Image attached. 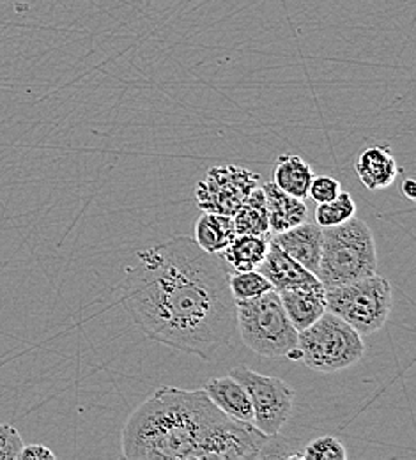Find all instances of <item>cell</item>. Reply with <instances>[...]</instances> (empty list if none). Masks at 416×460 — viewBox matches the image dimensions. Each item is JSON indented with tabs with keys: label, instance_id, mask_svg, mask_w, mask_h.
I'll list each match as a JSON object with an SVG mask.
<instances>
[{
	"label": "cell",
	"instance_id": "cell-1",
	"mask_svg": "<svg viewBox=\"0 0 416 460\" xmlns=\"http://www.w3.org/2000/svg\"><path fill=\"white\" fill-rule=\"evenodd\" d=\"M229 275L220 253L178 235L135 253L120 280V303L153 342L211 359L236 326Z\"/></svg>",
	"mask_w": 416,
	"mask_h": 460
},
{
	"label": "cell",
	"instance_id": "cell-2",
	"mask_svg": "<svg viewBox=\"0 0 416 460\" xmlns=\"http://www.w3.org/2000/svg\"><path fill=\"white\" fill-rule=\"evenodd\" d=\"M124 459H301L280 434L227 416L204 390L164 386L140 403L122 429Z\"/></svg>",
	"mask_w": 416,
	"mask_h": 460
},
{
	"label": "cell",
	"instance_id": "cell-3",
	"mask_svg": "<svg viewBox=\"0 0 416 460\" xmlns=\"http://www.w3.org/2000/svg\"><path fill=\"white\" fill-rule=\"evenodd\" d=\"M377 271L374 232L353 217L346 224L323 229V250L317 279L323 288L355 282Z\"/></svg>",
	"mask_w": 416,
	"mask_h": 460
},
{
	"label": "cell",
	"instance_id": "cell-4",
	"mask_svg": "<svg viewBox=\"0 0 416 460\" xmlns=\"http://www.w3.org/2000/svg\"><path fill=\"white\" fill-rule=\"evenodd\" d=\"M236 326L241 341L259 356L288 358L297 347V330L289 321L277 290L236 301Z\"/></svg>",
	"mask_w": 416,
	"mask_h": 460
},
{
	"label": "cell",
	"instance_id": "cell-5",
	"mask_svg": "<svg viewBox=\"0 0 416 460\" xmlns=\"http://www.w3.org/2000/svg\"><path fill=\"white\" fill-rule=\"evenodd\" d=\"M297 349L308 368L319 374L346 370L363 358L365 342L346 321L324 312L312 326L297 333Z\"/></svg>",
	"mask_w": 416,
	"mask_h": 460
},
{
	"label": "cell",
	"instance_id": "cell-6",
	"mask_svg": "<svg viewBox=\"0 0 416 460\" xmlns=\"http://www.w3.org/2000/svg\"><path fill=\"white\" fill-rule=\"evenodd\" d=\"M324 297L326 310L353 326L361 337L379 332L386 324L394 305L390 282L377 273L324 288Z\"/></svg>",
	"mask_w": 416,
	"mask_h": 460
},
{
	"label": "cell",
	"instance_id": "cell-7",
	"mask_svg": "<svg viewBox=\"0 0 416 460\" xmlns=\"http://www.w3.org/2000/svg\"><path fill=\"white\" fill-rule=\"evenodd\" d=\"M229 376L238 379L250 395L253 425L268 436L280 434L293 412L295 390L284 379L259 374L244 365L233 368Z\"/></svg>",
	"mask_w": 416,
	"mask_h": 460
},
{
	"label": "cell",
	"instance_id": "cell-8",
	"mask_svg": "<svg viewBox=\"0 0 416 460\" xmlns=\"http://www.w3.org/2000/svg\"><path fill=\"white\" fill-rule=\"evenodd\" d=\"M255 188H259V173L233 164L218 165L197 182L195 200L202 213L233 217Z\"/></svg>",
	"mask_w": 416,
	"mask_h": 460
},
{
	"label": "cell",
	"instance_id": "cell-9",
	"mask_svg": "<svg viewBox=\"0 0 416 460\" xmlns=\"http://www.w3.org/2000/svg\"><path fill=\"white\" fill-rule=\"evenodd\" d=\"M277 292L282 290H293V288H323L317 275L303 268L293 257H289L277 243L270 237V248L257 268Z\"/></svg>",
	"mask_w": 416,
	"mask_h": 460
},
{
	"label": "cell",
	"instance_id": "cell-10",
	"mask_svg": "<svg viewBox=\"0 0 416 460\" xmlns=\"http://www.w3.org/2000/svg\"><path fill=\"white\" fill-rule=\"evenodd\" d=\"M271 241L277 243L303 268H306L314 275L317 273L323 250V227H319L317 224L303 222L293 229L271 234Z\"/></svg>",
	"mask_w": 416,
	"mask_h": 460
},
{
	"label": "cell",
	"instance_id": "cell-11",
	"mask_svg": "<svg viewBox=\"0 0 416 460\" xmlns=\"http://www.w3.org/2000/svg\"><path fill=\"white\" fill-rule=\"evenodd\" d=\"M355 172L367 190L379 191L395 182L399 177V165L388 144H374L358 155Z\"/></svg>",
	"mask_w": 416,
	"mask_h": 460
},
{
	"label": "cell",
	"instance_id": "cell-12",
	"mask_svg": "<svg viewBox=\"0 0 416 460\" xmlns=\"http://www.w3.org/2000/svg\"><path fill=\"white\" fill-rule=\"evenodd\" d=\"M262 191L266 199L270 234H279L284 230L293 229L299 224L306 222L308 209L305 200L282 191L273 182H266L262 186Z\"/></svg>",
	"mask_w": 416,
	"mask_h": 460
},
{
	"label": "cell",
	"instance_id": "cell-13",
	"mask_svg": "<svg viewBox=\"0 0 416 460\" xmlns=\"http://www.w3.org/2000/svg\"><path fill=\"white\" fill-rule=\"evenodd\" d=\"M227 416L253 425V407L248 392L233 376L213 377L202 388Z\"/></svg>",
	"mask_w": 416,
	"mask_h": 460
},
{
	"label": "cell",
	"instance_id": "cell-14",
	"mask_svg": "<svg viewBox=\"0 0 416 460\" xmlns=\"http://www.w3.org/2000/svg\"><path fill=\"white\" fill-rule=\"evenodd\" d=\"M279 296L297 333L312 326L326 312L324 288L282 290Z\"/></svg>",
	"mask_w": 416,
	"mask_h": 460
},
{
	"label": "cell",
	"instance_id": "cell-15",
	"mask_svg": "<svg viewBox=\"0 0 416 460\" xmlns=\"http://www.w3.org/2000/svg\"><path fill=\"white\" fill-rule=\"evenodd\" d=\"M270 237V234H236L220 255L235 271L257 270L268 253Z\"/></svg>",
	"mask_w": 416,
	"mask_h": 460
},
{
	"label": "cell",
	"instance_id": "cell-16",
	"mask_svg": "<svg viewBox=\"0 0 416 460\" xmlns=\"http://www.w3.org/2000/svg\"><path fill=\"white\" fill-rule=\"evenodd\" d=\"M312 167L297 155H282L279 156L273 169V184L282 191L305 200L308 197V188L314 179Z\"/></svg>",
	"mask_w": 416,
	"mask_h": 460
},
{
	"label": "cell",
	"instance_id": "cell-17",
	"mask_svg": "<svg viewBox=\"0 0 416 460\" xmlns=\"http://www.w3.org/2000/svg\"><path fill=\"white\" fill-rule=\"evenodd\" d=\"M233 217L220 213H202L195 224V243L208 253H222L235 239Z\"/></svg>",
	"mask_w": 416,
	"mask_h": 460
},
{
	"label": "cell",
	"instance_id": "cell-18",
	"mask_svg": "<svg viewBox=\"0 0 416 460\" xmlns=\"http://www.w3.org/2000/svg\"><path fill=\"white\" fill-rule=\"evenodd\" d=\"M236 234H270L268 209L262 188H255L233 215ZM271 235V234H270Z\"/></svg>",
	"mask_w": 416,
	"mask_h": 460
},
{
	"label": "cell",
	"instance_id": "cell-19",
	"mask_svg": "<svg viewBox=\"0 0 416 460\" xmlns=\"http://www.w3.org/2000/svg\"><path fill=\"white\" fill-rule=\"evenodd\" d=\"M353 217H357V204L348 191H341L337 199L315 208V224L323 229L346 224Z\"/></svg>",
	"mask_w": 416,
	"mask_h": 460
},
{
	"label": "cell",
	"instance_id": "cell-20",
	"mask_svg": "<svg viewBox=\"0 0 416 460\" xmlns=\"http://www.w3.org/2000/svg\"><path fill=\"white\" fill-rule=\"evenodd\" d=\"M229 288L235 301H246L259 297L270 290H275L271 282L257 270L250 271H235L229 275Z\"/></svg>",
	"mask_w": 416,
	"mask_h": 460
},
{
	"label": "cell",
	"instance_id": "cell-21",
	"mask_svg": "<svg viewBox=\"0 0 416 460\" xmlns=\"http://www.w3.org/2000/svg\"><path fill=\"white\" fill-rule=\"evenodd\" d=\"M301 459L305 460H346L348 450L342 441L333 436H323L310 441L303 452Z\"/></svg>",
	"mask_w": 416,
	"mask_h": 460
},
{
	"label": "cell",
	"instance_id": "cell-22",
	"mask_svg": "<svg viewBox=\"0 0 416 460\" xmlns=\"http://www.w3.org/2000/svg\"><path fill=\"white\" fill-rule=\"evenodd\" d=\"M342 191L341 182L335 177L330 175H314L310 188H308V197L315 200L317 204L330 202L337 199V195Z\"/></svg>",
	"mask_w": 416,
	"mask_h": 460
},
{
	"label": "cell",
	"instance_id": "cell-23",
	"mask_svg": "<svg viewBox=\"0 0 416 460\" xmlns=\"http://www.w3.org/2000/svg\"><path fill=\"white\" fill-rule=\"evenodd\" d=\"M23 448L20 432L5 423H0V460H18Z\"/></svg>",
	"mask_w": 416,
	"mask_h": 460
},
{
	"label": "cell",
	"instance_id": "cell-24",
	"mask_svg": "<svg viewBox=\"0 0 416 460\" xmlns=\"http://www.w3.org/2000/svg\"><path fill=\"white\" fill-rule=\"evenodd\" d=\"M56 454L45 445H23L18 460H54Z\"/></svg>",
	"mask_w": 416,
	"mask_h": 460
},
{
	"label": "cell",
	"instance_id": "cell-25",
	"mask_svg": "<svg viewBox=\"0 0 416 460\" xmlns=\"http://www.w3.org/2000/svg\"><path fill=\"white\" fill-rule=\"evenodd\" d=\"M403 195H406L410 200H415L416 199V182L415 179H412V177H408V179H404V182H403Z\"/></svg>",
	"mask_w": 416,
	"mask_h": 460
}]
</instances>
